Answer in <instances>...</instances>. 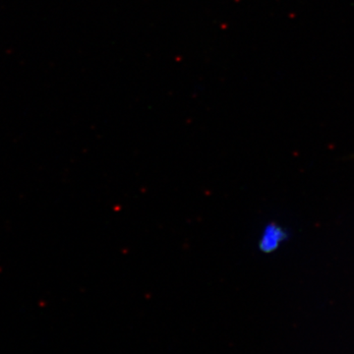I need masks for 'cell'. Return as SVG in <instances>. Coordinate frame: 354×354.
Here are the masks:
<instances>
[{
	"label": "cell",
	"mask_w": 354,
	"mask_h": 354,
	"mask_svg": "<svg viewBox=\"0 0 354 354\" xmlns=\"http://www.w3.org/2000/svg\"><path fill=\"white\" fill-rule=\"evenodd\" d=\"M286 236L283 228L276 225H269L266 228L262 239L260 241V247L266 252H271L278 248L279 244L283 241Z\"/></svg>",
	"instance_id": "1"
}]
</instances>
